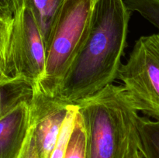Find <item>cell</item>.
Here are the masks:
<instances>
[{
  "mask_svg": "<svg viewBox=\"0 0 159 158\" xmlns=\"http://www.w3.org/2000/svg\"><path fill=\"white\" fill-rule=\"evenodd\" d=\"M132 12L124 0H94L85 40L53 99L73 105L112 85L127 47Z\"/></svg>",
  "mask_w": 159,
  "mask_h": 158,
  "instance_id": "cell-1",
  "label": "cell"
},
{
  "mask_svg": "<svg viewBox=\"0 0 159 158\" xmlns=\"http://www.w3.org/2000/svg\"><path fill=\"white\" fill-rule=\"evenodd\" d=\"M85 133V158H138L139 112L122 85H107L76 102Z\"/></svg>",
  "mask_w": 159,
  "mask_h": 158,
  "instance_id": "cell-2",
  "label": "cell"
},
{
  "mask_svg": "<svg viewBox=\"0 0 159 158\" xmlns=\"http://www.w3.org/2000/svg\"><path fill=\"white\" fill-rule=\"evenodd\" d=\"M94 0H65L46 43V67L34 91L53 98L85 40Z\"/></svg>",
  "mask_w": 159,
  "mask_h": 158,
  "instance_id": "cell-3",
  "label": "cell"
},
{
  "mask_svg": "<svg viewBox=\"0 0 159 158\" xmlns=\"http://www.w3.org/2000/svg\"><path fill=\"white\" fill-rule=\"evenodd\" d=\"M117 78L137 110L159 121V33L135 42Z\"/></svg>",
  "mask_w": 159,
  "mask_h": 158,
  "instance_id": "cell-4",
  "label": "cell"
},
{
  "mask_svg": "<svg viewBox=\"0 0 159 158\" xmlns=\"http://www.w3.org/2000/svg\"><path fill=\"white\" fill-rule=\"evenodd\" d=\"M45 67L46 47L43 37L32 12L24 6L13 16L6 76L24 80L35 87L43 77Z\"/></svg>",
  "mask_w": 159,
  "mask_h": 158,
  "instance_id": "cell-5",
  "label": "cell"
},
{
  "mask_svg": "<svg viewBox=\"0 0 159 158\" xmlns=\"http://www.w3.org/2000/svg\"><path fill=\"white\" fill-rule=\"evenodd\" d=\"M31 129L40 158H51L66 119L70 105L34 90Z\"/></svg>",
  "mask_w": 159,
  "mask_h": 158,
  "instance_id": "cell-6",
  "label": "cell"
},
{
  "mask_svg": "<svg viewBox=\"0 0 159 158\" xmlns=\"http://www.w3.org/2000/svg\"><path fill=\"white\" fill-rule=\"evenodd\" d=\"M30 102H22L0 119V158H18L31 127Z\"/></svg>",
  "mask_w": 159,
  "mask_h": 158,
  "instance_id": "cell-7",
  "label": "cell"
},
{
  "mask_svg": "<svg viewBox=\"0 0 159 158\" xmlns=\"http://www.w3.org/2000/svg\"><path fill=\"white\" fill-rule=\"evenodd\" d=\"M34 87L24 80L10 78L0 81V119L24 102H30Z\"/></svg>",
  "mask_w": 159,
  "mask_h": 158,
  "instance_id": "cell-8",
  "label": "cell"
},
{
  "mask_svg": "<svg viewBox=\"0 0 159 158\" xmlns=\"http://www.w3.org/2000/svg\"><path fill=\"white\" fill-rule=\"evenodd\" d=\"M65 0H25L24 6L32 12L46 43L54 20Z\"/></svg>",
  "mask_w": 159,
  "mask_h": 158,
  "instance_id": "cell-9",
  "label": "cell"
},
{
  "mask_svg": "<svg viewBox=\"0 0 159 158\" xmlns=\"http://www.w3.org/2000/svg\"><path fill=\"white\" fill-rule=\"evenodd\" d=\"M140 149L144 158H159V121L140 116Z\"/></svg>",
  "mask_w": 159,
  "mask_h": 158,
  "instance_id": "cell-10",
  "label": "cell"
},
{
  "mask_svg": "<svg viewBox=\"0 0 159 158\" xmlns=\"http://www.w3.org/2000/svg\"><path fill=\"white\" fill-rule=\"evenodd\" d=\"M13 26V16L0 10V81L10 79L6 76V62Z\"/></svg>",
  "mask_w": 159,
  "mask_h": 158,
  "instance_id": "cell-11",
  "label": "cell"
},
{
  "mask_svg": "<svg viewBox=\"0 0 159 158\" xmlns=\"http://www.w3.org/2000/svg\"><path fill=\"white\" fill-rule=\"evenodd\" d=\"M64 158H85V133L79 110Z\"/></svg>",
  "mask_w": 159,
  "mask_h": 158,
  "instance_id": "cell-12",
  "label": "cell"
},
{
  "mask_svg": "<svg viewBox=\"0 0 159 158\" xmlns=\"http://www.w3.org/2000/svg\"><path fill=\"white\" fill-rule=\"evenodd\" d=\"M77 114L78 105L76 104L70 105L66 119H65V122L62 125L61 130L58 140L53 150L51 158H64L65 156L67 146H68L71 133L74 129Z\"/></svg>",
  "mask_w": 159,
  "mask_h": 158,
  "instance_id": "cell-13",
  "label": "cell"
},
{
  "mask_svg": "<svg viewBox=\"0 0 159 158\" xmlns=\"http://www.w3.org/2000/svg\"><path fill=\"white\" fill-rule=\"evenodd\" d=\"M18 158H40L38 152L36 148L35 142L32 133V129L30 127L29 134H28L24 146L19 155Z\"/></svg>",
  "mask_w": 159,
  "mask_h": 158,
  "instance_id": "cell-14",
  "label": "cell"
},
{
  "mask_svg": "<svg viewBox=\"0 0 159 158\" xmlns=\"http://www.w3.org/2000/svg\"><path fill=\"white\" fill-rule=\"evenodd\" d=\"M25 0H0V10L14 16L24 6Z\"/></svg>",
  "mask_w": 159,
  "mask_h": 158,
  "instance_id": "cell-15",
  "label": "cell"
},
{
  "mask_svg": "<svg viewBox=\"0 0 159 158\" xmlns=\"http://www.w3.org/2000/svg\"><path fill=\"white\" fill-rule=\"evenodd\" d=\"M138 158H144V156H143L142 153H141V155H140V156H138Z\"/></svg>",
  "mask_w": 159,
  "mask_h": 158,
  "instance_id": "cell-16",
  "label": "cell"
}]
</instances>
